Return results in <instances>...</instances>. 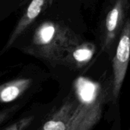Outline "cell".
<instances>
[{
    "label": "cell",
    "instance_id": "6da1fadb",
    "mask_svg": "<svg viewBox=\"0 0 130 130\" xmlns=\"http://www.w3.org/2000/svg\"><path fill=\"white\" fill-rule=\"evenodd\" d=\"M82 42V38L66 24L48 20L36 27L23 51L53 66L62 65L68 53Z\"/></svg>",
    "mask_w": 130,
    "mask_h": 130
},
{
    "label": "cell",
    "instance_id": "7a4b0ae2",
    "mask_svg": "<svg viewBox=\"0 0 130 130\" xmlns=\"http://www.w3.org/2000/svg\"><path fill=\"white\" fill-rule=\"evenodd\" d=\"M130 61V18H127L119 36L116 53L113 59L112 96L116 101L119 98Z\"/></svg>",
    "mask_w": 130,
    "mask_h": 130
},
{
    "label": "cell",
    "instance_id": "3957f363",
    "mask_svg": "<svg viewBox=\"0 0 130 130\" xmlns=\"http://www.w3.org/2000/svg\"><path fill=\"white\" fill-rule=\"evenodd\" d=\"M107 94L105 91L99 90L92 101L79 103L65 130L92 129L101 118Z\"/></svg>",
    "mask_w": 130,
    "mask_h": 130
},
{
    "label": "cell",
    "instance_id": "277c9868",
    "mask_svg": "<svg viewBox=\"0 0 130 130\" xmlns=\"http://www.w3.org/2000/svg\"><path fill=\"white\" fill-rule=\"evenodd\" d=\"M129 8L128 0H115L105 18L102 40L103 51H108L114 43L126 21Z\"/></svg>",
    "mask_w": 130,
    "mask_h": 130
},
{
    "label": "cell",
    "instance_id": "5b68a950",
    "mask_svg": "<svg viewBox=\"0 0 130 130\" xmlns=\"http://www.w3.org/2000/svg\"><path fill=\"white\" fill-rule=\"evenodd\" d=\"M53 0H31L20 19L17 22L12 32L2 49L0 54L7 52L14 44L17 40L30 27L33 23L40 17V14L48 8L53 3Z\"/></svg>",
    "mask_w": 130,
    "mask_h": 130
},
{
    "label": "cell",
    "instance_id": "8992f818",
    "mask_svg": "<svg viewBox=\"0 0 130 130\" xmlns=\"http://www.w3.org/2000/svg\"><path fill=\"white\" fill-rule=\"evenodd\" d=\"M78 104L76 100L69 97L61 107L44 123L41 130H65Z\"/></svg>",
    "mask_w": 130,
    "mask_h": 130
},
{
    "label": "cell",
    "instance_id": "52a82bcc",
    "mask_svg": "<svg viewBox=\"0 0 130 130\" xmlns=\"http://www.w3.org/2000/svg\"><path fill=\"white\" fill-rule=\"evenodd\" d=\"M33 81L29 78H19L0 85V103L6 104L20 98L31 86Z\"/></svg>",
    "mask_w": 130,
    "mask_h": 130
},
{
    "label": "cell",
    "instance_id": "ba28073f",
    "mask_svg": "<svg viewBox=\"0 0 130 130\" xmlns=\"http://www.w3.org/2000/svg\"><path fill=\"white\" fill-rule=\"evenodd\" d=\"M96 48L90 42H82L74 47L66 56L62 65L81 68L87 65L94 57Z\"/></svg>",
    "mask_w": 130,
    "mask_h": 130
},
{
    "label": "cell",
    "instance_id": "9c48e42d",
    "mask_svg": "<svg viewBox=\"0 0 130 130\" xmlns=\"http://www.w3.org/2000/svg\"><path fill=\"white\" fill-rule=\"evenodd\" d=\"M34 117L30 116L27 117H24L18 121H16L8 127H7L4 130H25L33 122Z\"/></svg>",
    "mask_w": 130,
    "mask_h": 130
},
{
    "label": "cell",
    "instance_id": "30bf717a",
    "mask_svg": "<svg viewBox=\"0 0 130 130\" xmlns=\"http://www.w3.org/2000/svg\"><path fill=\"white\" fill-rule=\"evenodd\" d=\"M9 113H10L9 110H4L0 112V124H2L8 118Z\"/></svg>",
    "mask_w": 130,
    "mask_h": 130
},
{
    "label": "cell",
    "instance_id": "8fae6325",
    "mask_svg": "<svg viewBox=\"0 0 130 130\" xmlns=\"http://www.w3.org/2000/svg\"><path fill=\"white\" fill-rule=\"evenodd\" d=\"M21 1H22V0H21Z\"/></svg>",
    "mask_w": 130,
    "mask_h": 130
},
{
    "label": "cell",
    "instance_id": "7c38bea8",
    "mask_svg": "<svg viewBox=\"0 0 130 130\" xmlns=\"http://www.w3.org/2000/svg\"><path fill=\"white\" fill-rule=\"evenodd\" d=\"M0 2H1V0H0Z\"/></svg>",
    "mask_w": 130,
    "mask_h": 130
}]
</instances>
